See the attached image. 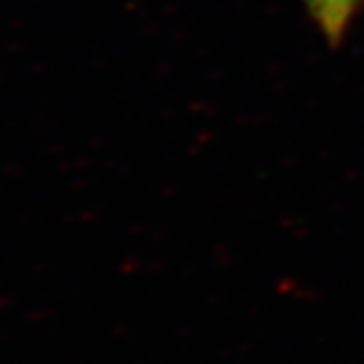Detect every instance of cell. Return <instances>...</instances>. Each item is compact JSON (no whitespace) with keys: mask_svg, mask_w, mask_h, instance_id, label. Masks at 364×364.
Wrapping results in <instances>:
<instances>
[{"mask_svg":"<svg viewBox=\"0 0 364 364\" xmlns=\"http://www.w3.org/2000/svg\"><path fill=\"white\" fill-rule=\"evenodd\" d=\"M310 20L316 24L327 44H341L364 0H301Z\"/></svg>","mask_w":364,"mask_h":364,"instance_id":"obj_1","label":"cell"}]
</instances>
